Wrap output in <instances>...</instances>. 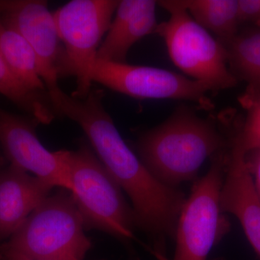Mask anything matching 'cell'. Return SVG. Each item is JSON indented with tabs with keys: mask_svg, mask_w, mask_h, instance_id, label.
<instances>
[{
	"mask_svg": "<svg viewBox=\"0 0 260 260\" xmlns=\"http://www.w3.org/2000/svg\"><path fill=\"white\" fill-rule=\"evenodd\" d=\"M224 213L241 223L248 241L260 257V199L245 162V153L232 141L221 193Z\"/></svg>",
	"mask_w": 260,
	"mask_h": 260,
	"instance_id": "cell-11",
	"label": "cell"
},
{
	"mask_svg": "<svg viewBox=\"0 0 260 260\" xmlns=\"http://www.w3.org/2000/svg\"><path fill=\"white\" fill-rule=\"evenodd\" d=\"M0 17L28 42L37 56L39 74L53 109L59 115L63 90L59 80L66 74L64 51L61 48L54 15L43 0H0Z\"/></svg>",
	"mask_w": 260,
	"mask_h": 260,
	"instance_id": "cell-8",
	"label": "cell"
},
{
	"mask_svg": "<svg viewBox=\"0 0 260 260\" xmlns=\"http://www.w3.org/2000/svg\"><path fill=\"white\" fill-rule=\"evenodd\" d=\"M70 191L85 229H95L123 241L134 239V212L123 191L109 174L93 150L82 143L68 150Z\"/></svg>",
	"mask_w": 260,
	"mask_h": 260,
	"instance_id": "cell-4",
	"label": "cell"
},
{
	"mask_svg": "<svg viewBox=\"0 0 260 260\" xmlns=\"http://www.w3.org/2000/svg\"><path fill=\"white\" fill-rule=\"evenodd\" d=\"M196 23L224 47L239 32V0H181Z\"/></svg>",
	"mask_w": 260,
	"mask_h": 260,
	"instance_id": "cell-15",
	"label": "cell"
},
{
	"mask_svg": "<svg viewBox=\"0 0 260 260\" xmlns=\"http://www.w3.org/2000/svg\"><path fill=\"white\" fill-rule=\"evenodd\" d=\"M104 97L100 89L92 88L84 99L63 91L59 115L82 128L98 158L131 200L137 229L156 238L161 246L166 237H175L186 198L158 180L128 147L104 108Z\"/></svg>",
	"mask_w": 260,
	"mask_h": 260,
	"instance_id": "cell-1",
	"label": "cell"
},
{
	"mask_svg": "<svg viewBox=\"0 0 260 260\" xmlns=\"http://www.w3.org/2000/svg\"><path fill=\"white\" fill-rule=\"evenodd\" d=\"M0 260H35L0 244Z\"/></svg>",
	"mask_w": 260,
	"mask_h": 260,
	"instance_id": "cell-21",
	"label": "cell"
},
{
	"mask_svg": "<svg viewBox=\"0 0 260 260\" xmlns=\"http://www.w3.org/2000/svg\"><path fill=\"white\" fill-rule=\"evenodd\" d=\"M119 1L73 0L54 15L61 42L64 47L66 74L76 78L72 95L84 99L92 89V70L98 50L107 34Z\"/></svg>",
	"mask_w": 260,
	"mask_h": 260,
	"instance_id": "cell-7",
	"label": "cell"
},
{
	"mask_svg": "<svg viewBox=\"0 0 260 260\" xmlns=\"http://www.w3.org/2000/svg\"><path fill=\"white\" fill-rule=\"evenodd\" d=\"M37 120L25 119L0 109V144L10 164L31 173L54 187L73 190L68 150L49 151L36 131Z\"/></svg>",
	"mask_w": 260,
	"mask_h": 260,
	"instance_id": "cell-10",
	"label": "cell"
},
{
	"mask_svg": "<svg viewBox=\"0 0 260 260\" xmlns=\"http://www.w3.org/2000/svg\"><path fill=\"white\" fill-rule=\"evenodd\" d=\"M3 159L1 158V157H0V172H1L2 169H3Z\"/></svg>",
	"mask_w": 260,
	"mask_h": 260,
	"instance_id": "cell-22",
	"label": "cell"
},
{
	"mask_svg": "<svg viewBox=\"0 0 260 260\" xmlns=\"http://www.w3.org/2000/svg\"><path fill=\"white\" fill-rule=\"evenodd\" d=\"M54 186L10 164L0 172V244L9 239Z\"/></svg>",
	"mask_w": 260,
	"mask_h": 260,
	"instance_id": "cell-12",
	"label": "cell"
},
{
	"mask_svg": "<svg viewBox=\"0 0 260 260\" xmlns=\"http://www.w3.org/2000/svg\"><path fill=\"white\" fill-rule=\"evenodd\" d=\"M157 3L170 15L155 32L165 42L173 63L209 92L236 86L239 80L231 71L223 44L194 21L181 0Z\"/></svg>",
	"mask_w": 260,
	"mask_h": 260,
	"instance_id": "cell-5",
	"label": "cell"
},
{
	"mask_svg": "<svg viewBox=\"0 0 260 260\" xmlns=\"http://www.w3.org/2000/svg\"><path fill=\"white\" fill-rule=\"evenodd\" d=\"M73 195L49 194L3 245L35 260H84L91 249Z\"/></svg>",
	"mask_w": 260,
	"mask_h": 260,
	"instance_id": "cell-3",
	"label": "cell"
},
{
	"mask_svg": "<svg viewBox=\"0 0 260 260\" xmlns=\"http://www.w3.org/2000/svg\"><path fill=\"white\" fill-rule=\"evenodd\" d=\"M97 260H105V259H97Z\"/></svg>",
	"mask_w": 260,
	"mask_h": 260,
	"instance_id": "cell-23",
	"label": "cell"
},
{
	"mask_svg": "<svg viewBox=\"0 0 260 260\" xmlns=\"http://www.w3.org/2000/svg\"><path fill=\"white\" fill-rule=\"evenodd\" d=\"M245 162L260 199V148L246 153Z\"/></svg>",
	"mask_w": 260,
	"mask_h": 260,
	"instance_id": "cell-20",
	"label": "cell"
},
{
	"mask_svg": "<svg viewBox=\"0 0 260 260\" xmlns=\"http://www.w3.org/2000/svg\"><path fill=\"white\" fill-rule=\"evenodd\" d=\"M240 23L260 27V0H239Z\"/></svg>",
	"mask_w": 260,
	"mask_h": 260,
	"instance_id": "cell-19",
	"label": "cell"
},
{
	"mask_svg": "<svg viewBox=\"0 0 260 260\" xmlns=\"http://www.w3.org/2000/svg\"><path fill=\"white\" fill-rule=\"evenodd\" d=\"M239 102L245 109L246 116L232 133V139L246 154L260 148V94L246 90L239 97Z\"/></svg>",
	"mask_w": 260,
	"mask_h": 260,
	"instance_id": "cell-18",
	"label": "cell"
},
{
	"mask_svg": "<svg viewBox=\"0 0 260 260\" xmlns=\"http://www.w3.org/2000/svg\"><path fill=\"white\" fill-rule=\"evenodd\" d=\"M0 51L15 76L27 88L49 97L39 74L37 56L21 34L0 17Z\"/></svg>",
	"mask_w": 260,
	"mask_h": 260,
	"instance_id": "cell-14",
	"label": "cell"
},
{
	"mask_svg": "<svg viewBox=\"0 0 260 260\" xmlns=\"http://www.w3.org/2000/svg\"><path fill=\"white\" fill-rule=\"evenodd\" d=\"M225 48L234 76L246 82V90L260 94V27L239 31Z\"/></svg>",
	"mask_w": 260,
	"mask_h": 260,
	"instance_id": "cell-16",
	"label": "cell"
},
{
	"mask_svg": "<svg viewBox=\"0 0 260 260\" xmlns=\"http://www.w3.org/2000/svg\"><path fill=\"white\" fill-rule=\"evenodd\" d=\"M229 150L211 158L209 170L186 198L178 220L172 260H207L213 246L230 230L220 204ZM161 257L168 260L164 254Z\"/></svg>",
	"mask_w": 260,
	"mask_h": 260,
	"instance_id": "cell-6",
	"label": "cell"
},
{
	"mask_svg": "<svg viewBox=\"0 0 260 260\" xmlns=\"http://www.w3.org/2000/svg\"><path fill=\"white\" fill-rule=\"evenodd\" d=\"M213 119L180 105L136 143L138 156L158 180L170 187L192 180L208 158L230 148Z\"/></svg>",
	"mask_w": 260,
	"mask_h": 260,
	"instance_id": "cell-2",
	"label": "cell"
},
{
	"mask_svg": "<svg viewBox=\"0 0 260 260\" xmlns=\"http://www.w3.org/2000/svg\"><path fill=\"white\" fill-rule=\"evenodd\" d=\"M157 5L153 0L119 1L115 17L98 50L96 61L126 62L132 47L155 32Z\"/></svg>",
	"mask_w": 260,
	"mask_h": 260,
	"instance_id": "cell-13",
	"label": "cell"
},
{
	"mask_svg": "<svg viewBox=\"0 0 260 260\" xmlns=\"http://www.w3.org/2000/svg\"><path fill=\"white\" fill-rule=\"evenodd\" d=\"M95 82L114 91L141 99H178L195 103L205 110L213 109L208 89L181 74L150 66L96 61L90 75Z\"/></svg>",
	"mask_w": 260,
	"mask_h": 260,
	"instance_id": "cell-9",
	"label": "cell"
},
{
	"mask_svg": "<svg viewBox=\"0 0 260 260\" xmlns=\"http://www.w3.org/2000/svg\"><path fill=\"white\" fill-rule=\"evenodd\" d=\"M0 93L30 114L39 124H49L55 118L50 99L27 88L15 76L0 51Z\"/></svg>",
	"mask_w": 260,
	"mask_h": 260,
	"instance_id": "cell-17",
	"label": "cell"
}]
</instances>
